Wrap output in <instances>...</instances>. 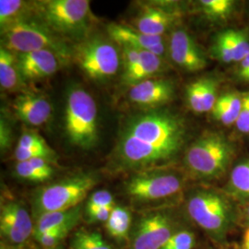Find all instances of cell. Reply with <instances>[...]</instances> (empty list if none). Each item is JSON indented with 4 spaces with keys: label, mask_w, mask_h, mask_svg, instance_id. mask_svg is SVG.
<instances>
[{
    "label": "cell",
    "mask_w": 249,
    "mask_h": 249,
    "mask_svg": "<svg viewBox=\"0 0 249 249\" xmlns=\"http://www.w3.org/2000/svg\"><path fill=\"white\" fill-rule=\"evenodd\" d=\"M186 134L184 121L168 111H151L136 116L120 136L116 160L125 169L151 170L178 155Z\"/></svg>",
    "instance_id": "obj_1"
},
{
    "label": "cell",
    "mask_w": 249,
    "mask_h": 249,
    "mask_svg": "<svg viewBox=\"0 0 249 249\" xmlns=\"http://www.w3.org/2000/svg\"><path fill=\"white\" fill-rule=\"evenodd\" d=\"M32 13L61 37L82 38L91 22L88 0H42L31 3Z\"/></svg>",
    "instance_id": "obj_2"
},
{
    "label": "cell",
    "mask_w": 249,
    "mask_h": 249,
    "mask_svg": "<svg viewBox=\"0 0 249 249\" xmlns=\"http://www.w3.org/2000/svg\"><path fill=\"white\" fill-rule=\"evenodd\" d=\"M1 36L3 47L13 53L50 50L56 53L62 62L67 61L72 53L61 36L30 16L1 27Z\"/></svg>",
    "instance_id": "obj_3"
},
{
    "label": "cell",
    "mask_w": 249,
    "mask_h": 249,
    "mask_svg": "<svg viewBox=\"0 0 249 249\" xmlns=\"http://www.w3.org/2000/svg\"><path fill=\"white\" fill-rule=\"evenodd\" d=\"M233 154L231 143L223 135L205 132L187 149L185 162L197 178H218L228 168Z\"/></svg>",
    "instance_id": "obj_4"
},
{
    "label": "cell",
    "mask_w": 249,
    "mask_h": 249,
    "mask_svg": "<svg viewBox=\"0 0 249 249\" xmlns=\"http://www.w3.org/2000/svg\"><path fill=\"white\" fill-rule=\"evenodd\" d=\"M97 183L98 179L94 175L81 173L41 188L34 199L36 218L45 213L68 211L80 206Z\"/></svg>",
    "instance_id": "obj_5"
},
{
    "label": "cell",
    "mask_w": 249,
    "mask_h": 249,
    "mask_svg": "<svg viewBox=\"0 0 249 249\" xmlns=\"http://www.w3.org/2000/svg\"><path fill=\"white\" fill-rule=\"evenodd\" d=\"M65 129L69 141L81 149H90L97 142V106L87 90L75 88L70 91L65 110Z\"/></svg>",
    "instance_id": "obj_6"
},
{
    "label": "cell",
    "mask_w": 249,
    "mask_h": 249,
    "mask_svg": "<svg viewBox=\"0 0 249 249\" xmlns=\"http://www.w3.org/2000/svg\"><path fill=\"white\" fill-rule=\"evenodd\" d=\"M187 213L191 219L215 238H221L231 225V209L227 200L211 190H199L189 197Z\"/></svg>",
    "instance_id": "obj_7"
},
{
    "label": "cell",
    "mask_w": 249,
    "mask_h": 249,
    "mask_svg": "<svg viewBox=\"0 0 249 249\" xmlns=\"http://www.w3.org/2000/svg\"><path fill=\"white\" fill-rule=\"evenodd\" d=\"M183 187L178 175L160 171H141L129 178L124 185L128 197L136 203H150L177 195Z\"/></svg>",
    "instance_id": "obj_8"
},
{
    "label": "cell",
    "mask_w": 249,
    "mask_h": 249,
    "mask_svg": "<svg viewBox=\"0 0 249 249\" xmlns=\"http://www.w3.org/2000/svg\"><path fill=\"white\" fill-rule=\"evenodd\" d=\"M76 62L91 80H107L119 69L116 46L103 39H91L79 45L74 53Z\"/></svg>",
    "instance_id": "obj_9"
},
{
    "label": "cell",
    "mask_w": 249,
    "mask_h": 249,
    "mask_svg": "<svg viewBox=\"0 0 249 249\" xmlns=\"http://www.w3.org/2000/svg\"><path fill=\"white\" fill-rule=\"evenodd\" d=\"M173 234L174 226L168 215L146 214L135 224L129 249H161Z\"/></svg>",
    "instance_id": "obj_10"
},
{
    "label": "cell",
    "mask_w": 249,
    "mask_h": 249,
    "mask_svg": "<svg viewBox=\"0 0 249 249\" xmlns=\"http://www.w3.org/2000/svg\"><path fill=\"white\" fill-rule=\"evenodd\" d=\"M169 54L173 62L186 71H200L208 66L204 52L184 30H177L172 34Z\"/></svg>",
    "instance_id": "obj_11"
},
{
    "label": "cell",
    "mask_w": 249,
    "mask_h": 249,
    "mask_svg": "<svg viewBox=\"0 0 249 249\" xmlns=\"http://www.w3.org/2000/svg\"><path fill=\"white\" fill-rule=\"evenodd\" d=\"M1 234L12 244H22L34 232V224L26 209L16 201L1 204Z\"/></svg>",
    "instance_id": "obj_12"
},
{
    "label": "cell",
    "mask_w": 249,
    "mask_h": 249,
    "mask_svg": "<svg viewBox=\"0 0 249 249\" xmlns=\"http://www.w3.org/2000/svg\"><path fill=\"white\" fill-rule=\"evenodd\" d=\"M175 95V85L169 80L149 79L130 87L128 98L141 107H160L167 104Z\"/></svg>",
    "instance_id": "obj_13"
},
{
    "label": "cell",
    "mask_w": 249,
    "mask_h": 249,
    "mask_svg": "<svg viewBox=\"0 0 249 249\" xmlns=\"http://www.w3.org/2000/svg\"><path fill=\"white\" fill-rule=\"evenodd\" d=\"M12 108L15 115L25 124L39 126L45 124L52 114L49 100L40 93L22 91L15 98Z\"/></svg>",
    "instance_id": "obj_14"
},
{
    "label": "cell",
    "mask_w": 249,
    "mask_h": 249,
    "mask_svg": "<svg viewBox=\"0 0 249 249\" xmlns=\"http://www.w3.org/2000/svg\"><path fill=\"white\" fill-rule=\"evenodd\" d=\"M108 34L113 41L119 45L138 50L149 51L160 57L165 51V44L162 36L144 35L132 27L124 24L112 23L107 27Z\"/></svg>",
    "instance_id": "obj_15"
},
{
    "label": "cell",
    "mask_w": 249,
    "mask_h": 249,
    "mask_svg": "<svg viewBox=\"0 0 249 249\" xmlns=\"http://www.w3.org/2000/svg\"><path fill=\"white\" fill-rule=\"evenodd\" d=\"M16 55L19 71L25 81L49 77L57 71L62 63L59 56L50 50H37L16 53Z\"/></svg>",
    "instance_id": "obj_16"
},
{
    "label": "cell",
    "mask_w": 249,
    "mask_h": 249,
    "mask_svg": "<svg viewBox=\"0 0 249 249\" xmlns=\"http://www.w3.org/2000/svg\"><path fill=\"white\" fill-rule=\"evenodd\" d=\"M181 17L178 10L144 6L135 19V29L147 36H162L178 23Z\"/></svg>",
    "instance_id": "obj_17"
},
{
    "label": "cell",
    "mask_w": 249,
    "mask_h": 249,
    "mask_svg": "<svg viewBox=\"0 0 249 249\" xmlns=\"http://www.w3.org/2000/svg\"><path fill=\"white\" fill-rule=\"evenodd\" d=\"M218 82L213 78L199 79L187 85L186 100L187 106L195 113L212 112L218 100Z\"/></svg>",
    "instance_id": "obj_18"
},
{
    "label": "cell",
    "mask_w": 249,
    "mask_h": 249,
    "mask_svg": "<svg viewBox=\"0 0 249 249\" xmlns=\"http://www.w3.org/2000/svg\"><path fill=\"white\" fill-rule=\"evenodd\" d=\"M0 85L9 91H25L26 84L19 68L16 53L5 47L0 48Z\"/></svg>",
    "instance_id": "obj_19"
},
{
    "label": "cell",
    "mask_w": 249,
    "mask_h": 249,
    "mask_svg": "<svg viewBox=\"0 0 249 249\" xmlns=\"http://www.w3.org/2000/svg\"><path fill=\"white\" fill-rule=\"evenodd\" d=\"M164 70L162 57L149 51L141 50L140 60L129 71L124 72L123 81L130 87L143 80L151 79Z\"/></svg>",
    "instance_id": "obj_20"
},
{
    "label": "cell",
    "mask_w": 249,
    "mask_h": 249,
    "mask_svg": "<svg viewBox=\"0 0 249 249\" xmlns=\"http://www.w3.org/2000/svg\"><path fill=\"white\" fill-rule=\"evenodd\" d=\"M80 216H81L80 205L68 211L44 214L39 218H37L34 234L35 235L40 234L56 228H64V227L73 228L80 221Z\"/></svg>",
    "instance_id": "obj_21"
},
{
    "label": "cell",
    "mask_w": 249,
    "mask_h": 249,
    "mask_svg": "<svg viewBox=\"0 0 249 249\" xmlns=\"http://www.w3.org/2000/svg\"><path fill=\"white\" fill-rule=\"evenodd\" d=\"M131 226V214L122 207H115L106 227L109 234L117 240H127Z\"/></svg>",
    "instance_id": "obj_22"
},
{
    "label": "cell",
    "mask_w": 249,
    "mask_h": 249,
    "mask_svg": "<svg viewBox=\"0 0 249 249\" xmlns=\"http://www.w3.org/2000/svg\"><path fill=\"white\" fill-rule=\"evenodd\" d=\"M32 13L31 3L21 0H1L0 1V25L5 26L20 18L29 17Z\"/></svg>",
    "instance_id": "obj_23"
},
{
    "label": "cell",
    "mask_w": 249,
    "mask_h": 249,
    "mask_svg": "<svg viewBox=\"0 0 249 249\" xmlns=\"http://www.w3.org/2000/svg\"><path fill=\"white\" fill-rule=\"evenodd\" d=\"M206 17L214 21H223L230 18L235 9L232 0H201L198 2Z\"/></svg>",
    "instance_id": "obj_24"
},
{
    "label": "cell",
    "mask_w": 249,
    "mask_h": 249,
    "mask_svg": "<svg viewBox=\"0 0 249 249\" xmlns=\"http://www.w3.org/2000/svg\"><path fill=\"white\" fill-rule=\"evenodd\" d=\"M232 36L233 30H224L214 37L213 43L211 47V54L216 60L223 64L234 63Z\"/></svg>",
    "instance_id": "obj_25"
},
{
    "label": "cell",
    "mask_w": 249,
    "mask_h": 249,
    "mask_svg": "<svg viewBox=\"0 0 249 249\" xmlns=\"http://www.w3.org/2000/svg\"><path fill=\"white\" fill-rule=\"evenodd\" d=\"M73 249H115L97 231H76L71 243Z\"/></svg>",
    "instance_id": "obj_26"
},
{
    "label": "cell",
    "mask_w": 249,
    "mask_h": 249,
    "mask_svg": "<svg viewBox=\"0 0 249 249\" xmlns=\"http://www.w3.org/2000/svg\"><path fill=\"white\" fill-rule=\"evenodd\" d=\"M230 187L239 196H249V160L241 161L232 169Z\"/></svg>",
    "instance_id": "obj_27"
},
{
    "label": "cell",
    "mask_w": 249,
    "mask_h": 249,
    "mask_svg": "<svg viewBox=\"0 0 249 249\" xmlns=\"http://www.w3.org/2000/svg\"><path fill=\"white\" fill-rule=\"evenodd\" d=\"M15 158L18 161H26V160H33L43 158L45 160L52 161L55 159L56 153L53 149L47 144L45 146L30 148V149H23L16 147L14 152Z\"/></svg>",
    "instance_id": "obj_28"
},
{
    "label": "cell",
    "mask_w": 249,
    "mask_h": 249,
    "mask_svg": "<svg viewBox=\"0 0 249 249\" xmlns=\"http://www.w3.org/2000/svg\"><path fill=\"white\" fill-rule=\"evenodd\" d=\"M232 50L233 61L239 63L249 54V31L233 30L232 36Z\"/></svg>",
    "instance_id": "obj_29"
},
{
    "label": "cell",
    "mask_w": 249,
    "mask_h": 249,
    "mask_svg": "<svg viewBox=\"0 0 249 249\" xmlns=\"http://www.w3.org/2000/svg\"><path fill=\"white\" fill-rule=\"evenodd\" d=\"M15 173L18 178L31 182H44L52 176L37 169L30 161H18L15 165Z\"/></svg>",
    "instance_id": "obj_30"
},
{
    "label": "cell",
    "mask_w": 249,
    "mask_h": 249,
    "mask_svg": "<svg viewBox=\"0 0 249 249\" xmlns=\"http://www.w3.org/2000/svg\"><path fill=\"white\" fill-rule=\"evenodd\" d=\"M70 227L56 228L51 231H45L40 234H36V240L38 241L45 249L57 248L58 244L68 235L71 230Z\"/></svg>",
    "instance_id": "obj_31"
},
{
    "label": "cell",
    "mask_w": 249,
    "mask_h": 249,
    "mask_svg": "<svg viewBox=\"0 0 249 249\" xmlns=\"http://www.w3.org/2000/svg\"><path fill=\"white\" fill-rule=\"evenodd\" d=\"M216 103L223 107V109H225L228 113H230L231 116L237 120L243 105V95L233 91L224 93L220 97H218Z\"/></svg>",
    "instance_id": "obj_32"
},
{
    "label": "cell",
    "mask_w": 249,
    "mask_h": 249,
    "mask_svg": "<svg viewBox=\"0 0 249 249\" xmlns=\"http://www.w3.org/2000/svg\"><path fill=\"white\" fill-rule=\"evenodd\" d=\"M195 245V236L189 231H180L173 234L161 249H192Z\"/></svg>",
    "instance_id": "obj_33"
},
{
    "label": "cell",
    "mask_w": 249,
    "mask_h": 249,
    "mask_svg": "<svg viewBox=\"0 0 249 249\" xmlns=\"http://www.w3.org/2000/svg\"><path fill=\"white\" fill-rule=\"evenodd\" d=\"M115 206L113 195L107 190H99L91 194L87 202L86 209Z\"/></svg>",
    "instance_id": "obj_34"
},
{
    "label": "cell",
    "mask_w": 249,
    "mask_h": 249,
    "mask_svg": "<svg viewBox=\"0 0 249 249\" xmlns=\"http://www.w3.org/2000/svg\"><path fill=\"white\" fill-rule=\"evenodd\" d=\"M45 145H47V143L40 134L37 133L36 131H25L20 136L17 147L30 149Z\"/></svg>",
    "instance_id": "obj_35"
},
{
    "label": "cell",
    "mask_w": 249,
    "mask_h": 249,
    "mask_svg": "<svg viewBox=\"0 0 249 249\" xmlns=\"http://www.w3.org/2000/svg\"><path fill=\"white\" fill-rule=\"evenodd\" d=\"M235 124L241 133L249 134V92L243 95L242 109Z\"/></svg>",
    "instance_id": "obj_36"
},
{
    "label": "cell",
    "mask_w": 249,
    "mask_h": 249,
    "mask_svg": "<svg viewBox=\"0 0 249 249\" xmlns=\"http://www.w3.org/2000/svg\"><path fill=\"white\" fill-rule=\"evenodd\" d=\"M115 206L86 209V214L89 223H107Z\"/></svg>",
    "instance_id": "obj_37"
},
{
    "label": "cell",
    "mask_w": 249,
    "mask_h": 249,
    "mask_svg": "<svg viewBox=\"0 0 249 249\" xmlns=\"http://www.w3.org/2000/svg\"><path fill=\"white\" fill-rule=\"evenodd\" d=\"M123 60H124V72L129 71L134 66L139 62L141 50L123 46Z\"/></svg>",
    "instance_id": "obj_38"
},
{
    "label": "cell",
    "mask_w": 249,
    "mask_h": 249,
    "mask_svg": "<svg viewBox=\"0 0 249 249\" xmlns=\"http://www.w3.org/2000/svg\"><path fill=\"white\" fill-rule=\"evenodd\" d=\"M11 133L9 130V126L1 119V127H0V144H1V151H5L9 146L11 141Z\"/></svg>",
    "instance_id": "obj_39"
},
{
    "label": "cell",
    "mask_w": 249,
    "mask_h": 249,
    "mask_svg": "<svg viewBox=\"0 0 249 249\" xmlns=\"http://www.w3.org/2000/svg\"><path fill=\"white\" fill-rule=\"evenodd\" d=\"M249 73V54L245 57L242 61L237 63V69H236V76L239 80L245 81L247 76Z\"/></svg>",
    "instance_id": "obj_40"
},
{
    "label": "cell",
    "mask_w": 249,
    "mask_h": 249,
    "mask_svg": "<svg viewBox=\"0 0 249 249\" xmlns=\"http://www.w3.org/2000/svg\"><path fill=\"white\" fill-rule=\"evenodd\" d=\"M243 249H249V228L245 232L244 235V242H243Z\"/></svg>",
    "instance_id": "obj_41"
},
{
    "label": "cell",
    "mask_w": 249,
    "mask_h": 249,
    "mask_svg": "<svg viewBox=\"0 0 249 249\" xmlns=\"http://www.w3.org/2000/svg\"><path fill=\"white\" fill-rule=\"evenodd\" d=\"M245 82H249V75L247 76V78H246V80H245Z\"/></svg>",
    "instance_id": "obj_42"
},
{
    "label": "cell",
    "mask_w": 249,
    "mask_h": 249,
    "mask_svg": "<svg viewBox=\"0 0 249 249\" xmlns=\"http://www.w3.org/2000/svg\"><path fill=\"white\" fill-rule=\"evenodd\" d=\"M1 249H9L8 248H6V247H4L3 245H1Z\"/></svg>",
    "instance_id": "obj_43"
},
{
    "label": "cell",
    "mask_w": 249,
    "mask_h": 249,
    "mask_svg": "<svg viewBox=\"0 0 249 249\" xmlns=\"http://www.w3.org/2000/svg\"><path fill=\"white\" fill-rule=\"evenodd\" d=\"M247 213H248V216H249V207L248 208V210H247Z\"/></svg>",
    "instance_id": "obj_44"
},
{
    "label": "cell",
    "mask_w": 249,
    "mask_h": 249,
    "mask_svg": "<svg viewBox=\"0 0 249 249\" xmlns=\"http://www.w3.org/2000/svg\"><path fill=\"white\" fill-rule=\"evenodd\" d=\"M58 249L57 248H53V249Z\"/></svg>",
    "instance_id": "obj_45"
}]
</instances>
